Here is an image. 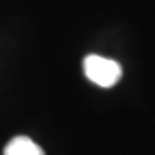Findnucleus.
I'll return each instance as SVG.
<instances>
[{
  "instance_id": "obj_1",
  "label": "nucleus",
  "mask_w": 155,
  "mask_h": 155,
  "mask_svg": "<svg viewBox=\"0 0 155 155\" xmlns=\"http://www.w3.org/2000/svg\"><path fill=\"white\" fill-rule=\"evenodd\" d=\"M83 69L90 81L102 88H112L114 84L119 83L122 76V67L119 66V62L100 55L84 57Z\"/></svg>"
},
{
  "instance_id": "obj_2",
  "label": "nucleus",
  "mask_w": 155,
  "mask_h": 155,
  "mask_svg": "<svg viewBox=\"0 0 155 155\" xmlns=\"http://www.w3.org/2000/svg\"><path fill=\"white\" fill-rule=\"evenodd\" d=\"M4 155H45V152L28 136H16L4 148Z\"/></svg>"
}]
</instances>
